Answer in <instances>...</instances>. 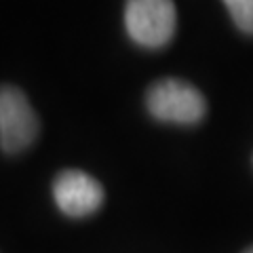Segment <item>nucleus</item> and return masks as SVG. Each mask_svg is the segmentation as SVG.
<instances>
[{
  "instance_id": "obj_1",
  "label": "nucleus",
  "mask_w": 253,
  "mask_h": 253,
  "mask_svg": "<svg viewBox=\"0 0 253 253\" xmlns=\"http://www.w3.org/2000/svg\"><path fill=\"white\" fill-rule=\"evenodd\" d=\"M146 108L158 123L199 125L207 114L203 93L179 78H163L150 84L146 93Z\"/></svg>"
},
{
  "instance_id": "obj_2",
  "label": "nucleus",
  "mask_w": 253,
  "mask_h": 253,
  "mask_svg": "<svg viewBox=\"0 0 253 253\" xmlns=\"http://www.w3.org/2000/svg\"><path fill=\"white\" fill-rule=\"evenodd\" d=\"M177 26L175 4L169 0H133L125 4V28L131 41L144 49H163Z\"/></svg>"
},
{
  "instance_id": "obj_3",
  "label": "nucleus",
  "mask_w": 253,
  "mask_h": 253,
  "mask_svg": "<svg viewBox=\"0 0 253 253\" xmlns=\"http://www.w3.org/2000/svg\"><path fill=\"white\" fill-rule=\"evenodd\" d=\"M41 121L26 93L17 86H0V148L6 154L28 150L38 137Z\"/></svg>"
},
{
  "instance_id": "obj_4",
  "label": "nucleus",
  "mask_w": 253,
  "mask_h": 253,
  "mask_svg": "<svg viewBox=\"0 0 253 253\" xmlns=\"http://www.w3.org/2000/svg\"><path fill=\"white\" fill-rule=\"evenodd\" d=\"M53 199L68 217H86L104 205V188L84 171H61L53 181Z\"/></svg>"
},
{
  "instance_id": "obj_5",
  "label": "nucleus",
  "mask_w": 253,
  "mask_h": 253,
  "mask_svg": "<svg viewBox=\"0 0 253 253\" xmlns=\"http://www.w3.org/2000/svg\"><path fill=\"white\" fill-rule=\"evenodd\" d=\"M224 6L230 13L234 26L243 34L253 36V0H226Z\"/></svg>"
},
{
  "instance_id": "obj_6",
  "label": "nucleus",
  "mask_w": 253,
  "mask_h": 253,
  "mask_svg": "<svg viewBox=\"0 0 253 253\" xmlns=\"http://www.w3.org/2000/svg\"><path fill=\"white\" fill-rule=\"evenodd\" d=\"M245 253H253V247H249V249H247V251H245Z\"/></svg>"
}]
</instances>
